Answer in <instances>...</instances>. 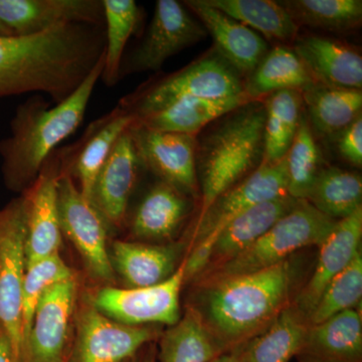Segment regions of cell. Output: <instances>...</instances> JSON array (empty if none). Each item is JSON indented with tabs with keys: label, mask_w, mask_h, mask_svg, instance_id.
<instances>
[{
	"label": "cell",
	"mask_w": 362,
	"mask_h": 362,
	"mask_svg": "<svg viewBox=\"0 0 362 362\" xmlns=\"http://www.w3.org/2000/svg\"><path fill=\"white\" fill-rule=\"evenodd\" d=\"M156 347L153 344H149L145 346L139 354L123 362H156Z\"/></svg>",
	"instance_id": "obj_42"
},
{
	"label": "cell",
	"mask_w": 362,
	"mask_h": 362,
	"mask_svg": "<svg viewBox=\"0 0 362 362\" xmlns=\"http://www.w3.org/2000/svg\"><path fill=\"white\" fill-rule=\"evenodd\" d=\"M185 262L164 282L144 288H103L93 298L95 307L112 320L129 326H173L180 319Z\"/></svg>",
	"instance_id": "obj_10"
},
{
	"label": "cell",
	"mask_w": 362,
	"mask_h": 362,
	"mask_svg": "<svg viewBox=\"0 0 362 362\" xmlns=\"http://www.w3.org/2000/svg\"><path fill=\"white\" fill-rule=\"evenodd\" d=\"M104 9V69L101 78L107 87H114L120 78V68L126 45L139 26L141 11L134 0H102Z\"/></svg>",
	"instance_id": "obj_34"
},
{
	"label": "cell",
	"mask_w": 362,
	"mask_h": 362,
	"mask_svg": "<svg viewBox=\"0 0 362 362\" xmlns=\"http://www.w3.org/2000/svg\"><path fill=\"white\" fill-rule=\"evenodd\" d=\"M300 93L309 123L325 137L337 136L361 115V90L314 84Z\"/></svg>",
	"instance_id": "obj_27"
},
{
	"label": "cell",
	"mask_w": 362,
	"mask_h": 362,
	"mask_svg": "<svg viewBox=\"0 0 362 362\" xmlns=\"http://www.w3.org/2000/svg\"><path fill=\"white\" fill-rule=\"evenodd\" d=\"M77 296L75 279L52 286L40 300L23 345L21 362H65Z\"/></svg>",
	"instance_id": "obj_14"
},
{
	"label": "cell",
	"mask_w": 362,
	"mask_h": 362,
	"mask_svg": "<svg viewBox=\"0 0 362 362\" xmlns=\"http://www.w3.org/2000/svg\"><path fill=\"white\" fill-rule=\"evenodd\" d=\"M301 266L291 257L254 273L194 283L188 306L201 316L221 354L251 341L294 301Z\"/></svg>",
	"instance_id": "obj_2"
},
{
	"label": "cell",
	"mask_w": 362,
	"mask_h": 362,
	"mask_svg": "<svg viewBox=\"0 0 362 362\" xmlns=\"http://www.w3.org/2000/svg\"><path fill=\"white\" fill-rule=\"evenodd\" d=\"M361 298L362 256L359 251L351 263L325 288L308 317L309 325L323 322L350 309L361 308Z\"/></svg>",
	"instance_id": "obj_37"
},
{
	"label": "cell",
	"mask_w": 362,
	"mask_h": 362,
	"mask_svg": "<svg viewBox=\"0 0 362 362\" xmlns=\"http://www.w3.org/2000/svg\"><path fill=\"white\" fill-rule=\"evenodd\" d=\"M136 118L120 106L89 124L80 139L59 148L61 173L77 180L86 199L92 197L95 181L119 138L129 129Z\"/></svg>",
	"instance_id": "obj_15"
},
{
	"label": "cell",
	"mask_w": 362,
	"mask_h": 362,
	"mask_svg": "<svg viewBox=\"0 0 362 362\" xmlns=\"http://www.w3.org/2000/svg\"><path fill=\"white\" fill-rule=\"evenodd\" d=\"M57 199L62 233L77 247L90 275L112 283L114 269L107 250V223L70 175L59 173Z\"/></svg>",
	"instance_id": "obj_11"
},
{
	"label": "cell",
	"mask_w": 362,
	"mask_h": 362,
	"mask_svg": "<svg viewBox=\"0 0 362 362\" xmlns=\"http://www.w3.org/2000/svg\"><path fill=\"white\" fill-rule=\"evenodd\" d=\"M216 52V51H214ZM245 82L218 52H211L175 73L142 84L119 101L135 118L187 98L218 99L244 94Z\"/></svg>",
	"instance_id": "obj_5"
},
{
	"label": "cell",
	"mask_w": 362,
	"mask_h": 362,
	"mask_svg": "<svg viewBox=\"0 0 362 362\" xmlns=\"http://www.w3.org/2000/svg\"><path fill=\"white\" fill-rule=\"evenodd\" d=\"M287 187L285 158L277 163H262L244 180L221 194L204 214L197 218L192 225L190 246L202 245L211 249L214 238L228 221L250 207L287 195Z\"/></svg>",
	"instance_id": "obj_12"
},
{
	"label": "cell",
	"mask_w": 362,
	"mask_h": 362,
	"mask_svg": "<svg viewBox=\"0 0 362 362\" xmlns=\"http://www.w3.org/2000/svg\"><path fill=\"white\" fill-rule=\"evenodd\" d=\"M338 153L349 164L362 165V116L357 117L349 126L337 135Z\"/></svg>",
	"instance_id": "obj_39"
},
{
	"label": "cell",
	"mask_w": 362,
	"mask_h": 362,
	"mask_svg": "<svg viewBox=\"0 0 362 362\" xmlns=\"http://www.w3.org/2000/svg\"><path fill=\"white\" fill-rule=\"evenodd\" d=\"M58 149L45 161L37 180L23 194L26 209V264L59 254L63 233L57 199L61 173Z\"/></svg>",
	"instance_id": "obj_16"
},
{
	"label": "cell",
	"mask_w": 362,
	"mask_h": 362,
	"mask_svg": "<svg viewBox=\"0 0 362 362\" xmlns=\"http://www.w3.org/2000/svg\"><path fill=\"white\" fill-rule=\"evenodd\" d=\"M25 197L0 209V326L13 343L18 362L23 352V285L26 257Z\"/></svg>",
	"instance_id": "obj_7"
},
{
	"label": "cell",
	"mask_w": 362,
	"mask_h": 362,
	"mask_svg": "<svg viewBox=\"0 0 362 362\" xmlns=\"http://www.w3.org/2000/svg\"><path fill=\"white\" fill-rule=\"evenodd\" d=\"M309 323L290 304L268 329L249 342L250 362H289L296 356Z\"/></svg>",
	"instance_id": "obj_35"
},
{
	"label": "cell",
	"mask_w": 362,
	"mask_h": 362,
	"mask_svg": "<svg viewBox=\"0 0 362 362\" xmlns=\"http://www.w3.org/2000/svg\"><path fill=\"white\" fill-rule=\"evenodd\" d=\"M142 168L128 129L119 138L102 166L90 197V202L107 225H122Z\"/></svg>",
	"instance_id": "obj_18"
},
{
	"label": "cell",
	"mask_w": 362,
	"mask_h": 362,
	"mask_svg": "<svg viewBox=\"0 0 362 362\" xmlns=\"http://www.w3.org/2000/svg\"><path fill=\"white\" fill-rule=\"evenodd\" d=\"M105 45V26L78 23L0 37V98L45 93L62 103L103 57Z\"/></svg>",
	"instance_id": "obj_1"
},
{
	"label": "cell",
	"mask_w": 362,
	"mask_h": 362,
	"mask_svg": "<svg viewBox=\"0 0 362 362\" xmlns=\"http://www.w3.org/2000/svg\"><path fill=\"white\" fill-rule=\"evenodd\" d=\"M252 30L272 40L294 42L300 28L287 11L274 0H204Z\"/></svg>",
	"instance_id": "obj_30"
},
{
	"label": "cell",
	"mask_w": 362,
	"mask_h": 362,
	"mask_svg": "<svg viewBox=\"0 0 362 362\" xmlns=\"http://www.w3.org/2000/svg\"><path fill=\"white\" fill-rule=\"evenodd\" d=\"M252 101L256 100L247 93L218 99L187 98L177 100L160 110L136 118L134 123L159 132L197 136L221 117Z\"/></svg>",
	"instance_id": "obj_25"
},
{
	"label": "cell",
	"mask_w": 362,
	"mask_h": 362,
	"mask_svg": "<svg viewBox=\"0 0 362 362\" xmlns=\"http://www.w3.org/2000/svg\"><path fill=\"white\" fill-rule=\"evenodd\" d=\"M214 42V51L240 76H249L267 54L268 45L259 33L242 25L204 0H185Z\"/></svg>",
	"instance_id": "obj_21"
},
{
	"label": "cell",
	"mask_w": 362,
	"mask_h": 362,
	"mask_svg": "<svg viewBox=\"0 0 362 362\" xmlns=\"http://www.w3.org/2000/svg\"><path fill=\"white\" fill-rule=\"evenodd\" d=\"M209 362H250L249 342L223 352Z\"/></svg>",
	"instance_id": "obj_40"
},
{
	"label": "cell",
	"mask_w": 362,
	"mask_h": 362,
	"mask_svg": "<svg viewBox=\"0 0 362 362\" xmlns=\"http://www.w3.org/2000/svg\"><path fill=\"white\" fill-rule=\"evenodd\" d=\"M192 199L159 180L136 207L130 221L131 235L141 240H170L187 221Z\"/></svg>",
	"instance_id": "obj_26"
},
{
	"label": "cell",
	"mask_w": 362,
	"mask_h": 362,
	"mask_svg": "<svg viewBox=\"0 0 362 362\" xmlns=\"http://www.w3.org/2000/svg\"><path fill=\"white\" fill-rule=\"evenodd\" d=\"M299 201L301 199H293L289 194L283 195L238 214L214 238L211 258L201 274L213 270L246 251L280 218L290 213Z\"/></svg>",
	"instance_id": "obj_22"
},
{
	"label": "cell",
	"mask_w": 362,
	"mask_h": 362,
	"mask_svg": "<svg viewBox=\"0 0 362 362\" xmlns=\"http://www.w3.org/2000/svg\"><path fill=\"white\" fill-rule=\"evenodd\" d=\"M158 342L160 362H209L221 354L199 314L188 305L180 321L163 331Z\"/></svg>",
	"instance_id": "obj_29"
},
{
	"label": "cell",
	"mask_w": 362,
	"mask_h": 362,
	"mask_svg": "<svg viewBox=\"0 0 362 362\" xmlns=\"http://www.w3.org/2000/svg\"><path fill=\"white\" fill-rule=\"evenodd\" d=\"M160 328L129 326L105 316L92 301L78 309L77 331L65 362H123L158 341Z\"/></svg>",
	"instance_id": "obj_8"
},
{
	"label": "cell",
	"mask_w": 362,
	"mask_h": 362,
	"mask_svg": "<svg viewBox=\"0 0 362 362\" xmlns=\"http://www.w3.org/2000/svg\"><path fill=\"white\" fill-rule=\"evenodd\" d=\"M264 99L244 105L214 121L197 136V175L199 218L221 194L244 180L264 157Z\"/></svg>",
	"instance_id": "obj_4"
},
{
	"label": "cell",
	"mask_w": 362,
	"mask_h": 362,
	"mask_svg": "<svg viewBox=\"0 0 362 362\" xmlns=\"http://www.w3.org/2000/svg\"><path fill=\"white\" fill-rule=\"evenodd\" d=\"M288 194L306 201L321 165V153L308 119L302 115L296 135L285 156Z\"/></svg>",
	"instance_id": "obj_36"
},
{
	"label": "cell",
	"mask_w": 362,
	"mask_h": 362,
	"mask_svg": "<svg viewBox=\"0 0 362 362\" xmlns=\"http://www.w3.org/2000/svg\"><path fill=\"white\" fill-rule=\"evenodd\" d=\"M183 247L181 243L151 245L116 240L109 255L126 288H144L164 282L175 273Z\"/></svg>",
	"instance_id": "obj_24"
},
{
	"label": "cell",
	"mask_w": 362,
	"mask_h": 362,
	"mask_svg": "<svg viewBox=\"0 0 362 362\" xmlns=\"http://www.w3.org/2000/svg\"><path fill=\"white\" fill-rule=\"evenodd\" d=\"M129 132L143 168L192 199H199L197 136L159 132L135 123Z\"/></svg>",
	"instance_id": "obj_13"
},
{
	"label": "cell",
	"mask_w": 362,
	"mask_h": 362,
	"mask_svg": "<svg viewBox=\"0 0 362 362\" xmlns=\"http://www.w3.org/2000/svg\"><path fill=\"white\" fill-rule=\"evenodd\" d=\"M266 106L264 128V157L262 163L273 164L285 158L296 135L302 113L301 93L283 90L264 99Z\"/></svg>",
	"instance_id": "obj_31"
},
{
	"label": "cell",
	"mask_w": 362,
	"mask_h": 362,
	"mask_svg": "<svg viewBox=\"0 0 362 362\" xmlns=\"http://www.w3.org/2000/svg\"><path fill=\"white\" fill-rule=\"evenodd\" d=\"M293 45L315 84L361 90L362 57L354 45L318 35H298Z\"/></svg>",
	"instance_id": "obj_20"
},
{
	"label": "cell",
	"mask_w": 362,
	"mask_h": 362,
	"mask_svg": "<svg viewBox=\"0 0 362 362\" xmlns=\"http://www.w3.org/2000/svg\"><path fill=\"white\" fill-rule=\"evenodd\" d=\"M0 21L16 35L73 23L105 26L102 0H0Z\"/></svg>",
	"instance_id": "obj_17"
},
{
	"label": "cell",
	"mask_w": 362,
	"mask_h": 362,
	"mask_svg": "<svg viewBox=\"0 0 362 362\" xmlns=\"http://www.w3.org/2000/svg\"><path fill=\"white\" fill-rule=\"evenodd\" d=\"M104 61L103 54L84 82L62 103L52 107L45 98L33 95L16 108L11 135L0 140L2 175L9 189L25 192L52 152L80 127Z\"/></svg>",
	"instance_id": "obj_3"
},
{
	"label": "cell",
	"mask_w": 362,
	"mask_h": 362,
	"mask_svg": "<svg viewBox=\"0 0 362 362\" xmlns=\"http://www.w3.org/2000/svg\"><path fill=\"white\" fill-rule=\"evenodd\" d=\"M75 279L73 271L59 254L26 264L23 285V341L42 295L52 286Z\"/></svg>",
	"instance_id": "obj_38"
},
{
	"label": "cell",
	"mask_w": 362,
	"mask_h": 362,
	"mask_svg": "<svg viewBox=\"0 0 362 362\" xmlns=\"http://www.w3.org/2000/svg\"><path fill=\"white\" fill-rule=\"evenodd\" d=\"M0 362H18L14 354L13 343L1 326H0Z\"/></svg>",
	"instance_id": "obj_41"
},
{
	"label": "cell",
	"mask_w": 362,
	"mask_h": 362,
	"mask_svg": "<svg viewBox=\"0 0 362 362\" xmlns=\"http://www.w3.org/2000/svg\"><path fill=\"white\" fill-rule=\"evenodd\" d=\"M315 84L292 47L277 45L267 52L247 76L245 90L255 100L265 99L278 90L298 92Z\"/></svg>",
	"instance_id": "obj_28"
},
{
	"label": "cell",
	"mask_w": 362,
	"mask_h": 362,
	"mask_svg": "<svg viewBox=\"0 0 362 362\" xmlns=\"http://www.w3.org/2000/svg\"><path fill=\"white\" fill-rule=\"evenodd\" d=\"M207 35L201 21L195 20L182 2L158 0L141 42L122 59L120 78L131 74L159 71L169 58Z\"/></svg>",
	"instance_id": "obj_9"
},
{
	"label": "cell",
	"mask_w": 362,
	"mask_h": 362,
	"mask_svg": "<svg viewBox=\"0 0 362 362\" xmlns=\"http://www.w3.org/2000/svg\"><path fill=\"white\" fill-rule=\"evenodd\" d=\"M14 33L0 21V37H13Z\"/></svg>",
	"instance_id": "obj_43"
},
{
	"label": "cell",
	"mask_w": 362,
	"mask_h": 362,
	"mask_svg": "<svg viewBox=\"0 0 362 362\" xmlns=\"http://www.w3.org/2000/svg\"><path fill=\"white\" fill-rule=\"evenodd\" d=\"M279 4L299 28L344 33L358 30L362 23L361 0H282Z\"/></svg>",
	"instance_id": "obj_33"
},
{
	"label": "cell",
	"mask_w": 362,
	"mask_h": 362,
	"mask_svg": "<svg viewBox=\"0 0 362 362\" xmlns=\"http://www.w3.org/2000/svg\"><path fill=\"white\" fill-rule=\"evenodd\" d=\"M295 358L297 362H362L361 308L309 325Z\"/></svg>",
	"instance_id": "obj_23"
},
{
	"label": "cell",
	"mask_w": 362,
	"mask_h": 362,
	"mask_svg": "<svg viewBox=\"0 0 362 362\" xmlns=\"http://www.w3.org/2000/svg\"><path fill=\"white\" fill-rule=\"evenodd\" d=\"M338 221L301 199L256 243L235 258L202 273L192 283L207 279L254 273L278 265L305 247L320 246Z\"/></svg>",
	"instance_id": "obj_6"
},
{
	"label": "cell",
	"mask_w": 362,
	"mask_h": 362,
	"mask_svg": "<svg viewBox=\"0 0 362 362\" xmlns=\"http://www.w3.org/2000/svg\"><path fill=\"white\" fill-rule=\"evenodd\" d=\"M361 239L362 207L349 218L338 221L332 232L319 246L318 261L313 274L301 286L293 301L307 320L327 285L361 251Z\"/></svg>",
	"instance_id": "obj_19"
},
{
	"label": "cell",
	"mask_w": 362,
	"mask_h": 362,
	"mask_svg": "<svg viewBox=\"0 0 362 362\" xmlns=\"http://www.w3.org/2000/svg\"><path fill=\"white\" fill-rule=\"evenodd\" d=\"M306 201L333 220L349 218L362 207L361 176L346 169L323 166Z\"/></svg>",
	"instance_id": "obj_32"
}]
</instances>
